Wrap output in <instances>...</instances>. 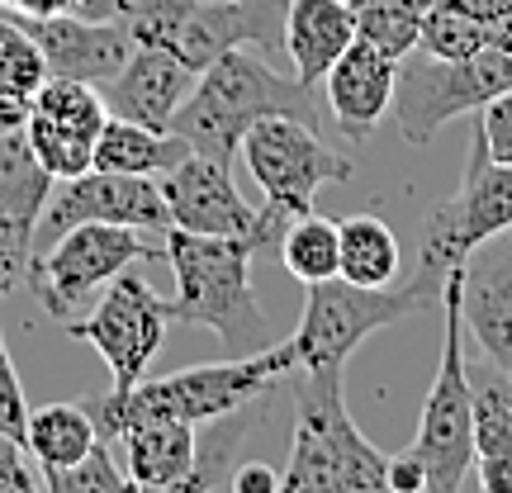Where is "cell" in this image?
Listing matches in <instances>:
<instances>
[{"label":"cell","mask_w":512,"mask_h":493,"mask_svg":"<svg viewBox=\"0 0 512 493\" xmlns=\"http://www.w3.org/2000/svg\"><path fill=\"white\" fill-rule=\"evenodd\" d=\"M294 370V351L290 342H275V347L247 351V356H228V361H209V366H190L162 380H138L124 394H105L91 399L95 432L100 441H114L128 422L138 418H176L190 427H209L214 418H228L238 408L261 403L271 389L290 380Z\"/></svg>","instance_id":"obj_1"},{"label":"cell","mask_w":512,"mask_h":493,"mask_svg":"<svg viewBox=\"0 0 512 493\" xmlns=\"http://www.w3.org/2000/svg\"><path fill=\"white\" fill-rule=\"evenodd\" d=\"M266 114H294L313 124L318 100H313V86H304L299 76H280L252 43H242L219 53L200 72L195 91L185 95V105L171 119V133H181L204 157L233 166L242 133Z\"/></svg>","instance_id":"obj_2"},{"label":"cell","mask_w":512,"mask_h":493,"mask_svg":"<svg viewBox=\"0 0 512 493\" xmlns=\"http://www.w3.org/2000/svg\"><path fill=\"white\" fill-rule=\"evenodd\" d=\"M162 252L176 275V299H166L171 323L219 332L238 356L275 347L271 318L252 290V238H204V233L166 228Z\"/></svg>","instance_id":"obj_3"},{"label":"cell","mask_w":512,"mask_h":493,"mask_svg":"<svg viewBox=\"0 0 512 493\" xmlns=\"http://www.w3.org/2000/svg\"><path fill=\"white\" fill-rule=\"evenodd\" d=\"M294 432L280 493H389L384 451L351 422L342 375H290Z\"/></svg>","instance_id":"obj_4"},{"label":"cell","mask_w":512,"mask_h":493,"mask_svg":"<svg viewBox=\"0 0 512 493\" xmlns=\"http://www.w3.org/2000/svg\"><path fill=\"white\" fill-rule=\"evenodd\" d=\"M432 309H441V290H432L422 275H408L403 285H384V290L351 285L342 275L304 285V313H299V328L290 337V375H342L351 351L370 332Z\"/></svg>","instance_id":"obj_5"},{"label":"cell","mask_w":512,"mask_h":493,"mask_svg":"<svg viewBox=\"0 0 512 493\" xmlns=\"http://www.w3.org/2000/svg\"><path fill=\"white\" fill-rule=\"evenodd\" d=\"M460 271L446 275L441 290V361L427 389L418 418V437L408 456L422 465V493H465L475 470V399H470V370H465V318H460Z\"/></svg>","instance_id":"obj_6"},{"label":"cell","mask_w":512,"mask_h":493,"mask_svg":"<svg viewBox=\"0 0 512 493\" xmlns=\"http://www.w3.org/2000/svg\"><path fill=\"white\" fill-rule=\"evenodd\" d=\"M470 133V157L460 171V185L446 200L427 214L418 238V266L413 275H422L432 290H446V275L465 266V256L484 247L498 233H512V162H498L489 143H484V128Z\"/></svg>","instance_id":"obj_7"},{"label":"cell","mask_w":512,"mask_h":493,"mask_svg":"<svg viewBox=\"0 0 512 493\" xmlns=\"http://www.w3.org/2000/svg\"><path fill=\"white\" fill-rule=\"evenodd\" d=\"M503 91H512V43L484 48L465 62H441V57L413 48L408 57H399V86H394L389 114L399 119L403 143L422 147L451 119L479 114Z\"/></svg>","instance_id":"obj_8"},{"label":"cell","mask_w":512,"mask_h":493,"mask_svg":"<svg viewBox=\"0 0 512 493\" xmlns=\"http://www.w3.org/2000/svg\"><path fill=\"white\" fill-rule=\"evenodd\" d=\"M147 256H162V247L138 238V228H114V223H76L48 252L29 256V290L43 304V313L53 323H72L86 313L91 299H100V290L110 285L114 275H124L128 266H138Z\"/></svg>","instance_id":"obj_9"},{"label":"cell","mask_w":512,"mask_h":493,"mask_svg":"<svg viewBox=\"0 0 512 493\" xmlns=\"http://www.w3.org/2000/svg\"><path fill=\"white\" fill-rule=\"evenodd\" d=\"M157 185H162L171 228L204 233V238H252L256 252H280L285 228L299 219L280 204H247L233 181V166L204 152H190L181 166L157 176Z\"/></svg>","instance_id":"obj_10"},{"label":"cell","mask_w":512,"mask_h":493,"mask_svg":"<svg viewBox=\"0 0 512 493\" xmlns=\"http://www.w3.org/2000/svg\"><path fill=\"white\" fill-rule=\"evenodd\" d=\"M242 166L261 185L266 204H280L290 214H309L323 185H342L356 176L351 157L332 152L309 119L294 114H266L256 119L238 143Z\"/></svg>","instance_id":"obj_11"},{"label":"cell","mask_w":512,"mask_h":493,"mask_svg":"<svg viewBox=\"0 0 512 493\" xmlns=\"http://www.w3.org/2000/svg\"><path fill=\"white\" fill-rule=\"evenodd\" d=\"M166 328H171L166 299L133 271L114 275L110 285L100 290V299L91 304V313H81V318L67 323V332L76 342L95 347L100 361L110 366L114 394H124L138 380H147V366L162 351Z\"/></svg>","instance_id":"obj_12"},{"label":"cell","mask_w":512,"mask_h":493,"mask_svg":"<svg viewBox=\"0 0 512 493\" xmlns=\"http://www.w3.org/2000/svg\"><path fill=\"white\" fill-rule=\"evenodd\" d=\"M76 223H114V228H138V233H166L171 214H166L157 176H124V171H95L91 166L86 176L53 185V195L38 214L29 256L48 252Z\"/></svg>","instance_id":"obj_13"},{"label":"cell","mask_w":512,"mask_h":493,"mask_svg":"<svg viewBox=\"0 0 512 493\" xmlns=\"http://www.w3.org/2000/svg\"><path fill=\"white\" fill-rule=\"evenodd\" d=\"M460 318L465 337L512 380V233H498L465 256Z\"/></svg>","instance_id":"obj_14"},{"label":"cell","mask_w":512,"mask_h":493,"mask_svg":"<svg viewBox=\"0 0 512 493\" xmlns=\"http://www.w3.org/2000/svg\"><path fill=\"white\" fill-rule=\"evenodd\" d=\"M19 19L38 38V48L48 57V72L91 81L100 91L124 72L128 53H133L128 19H81V15H48V19L19 15Z\"/></svg>","instance_id":"obj_15"},{"label":"cell","mask_w":512,"mask_h":493,"mask_svg":"<svg viewBox=\"0 0 512 493\" xmlns=\"http://www.w3.org/2000/svg\"><path fill=\"white\" fill-rule=\"evenodd\" d=\"M394 86H399V57L380 53L366 38H356L347 53L328 67V76H323L328 114L332 124L347 133L351 147H366L375 124L394 105Z\"/></svg>","instance_id":"obj_16"},{"label":"cell","mask_w":512,"mask_h":493,"mask_svg":"<svg viewBox=\"0 0 512 493\" xmlns=\"http://www.w3.org/2000/svg\"><path fill=\"white\" fill-rule=\"evenodd\" d=\"M200 72L176 57L162 43H133L124 72L105 86V105L119 119H133V124L147 128H171L176 110L185 105V95L195 91Z\"/></svg>","instance_id":"obj_17"},{"label":"cell","mask_w":512,"mask_h":493,"mask_svg":"<svg viewBox=\"0 0 512 493\" xmlns=\"http://www.w3.org/2000/svg\"><path fill=\"white\" fill-rule=\"evenodd\" d=\"M280 43L290 53L294 76L318 91L328 67L356 43V15L347 0H285Z\"/></svg>","instance_id":"obj_18"},{"label":"cell","mask_w":512,"mask_h":493,"mask_svg":"<svg viewBox=\"0 0 512 493\" xmlns=\"http://www.w3.org/2000/svg\"><path fill=\"white\" fill-rule=\"evenodd\" d=\"M48 195H53V176L34 157L29 133L24 128H0V228L24 252V266H29V252H34V228Z\"/></svg>","instance_id":"obj_19"},{"label":"cell","mask_w":512,"mask_h":493,"mask_svg":"<svg viewBox=\"0 0 512 493\" xmlns=\"http://www.w3.org/2000/svg\"><path fill=\"white\" fill-rule=\"evenodd\" d=\"M124 475L138 484H176L200 465V427L176 418H138L119 432Z\"/></svg>","instance_id":"obj_20"},{"label":"cell","mask_w":512,"mask_h":493,"mask_svg":"<svg viewBox=\"0 0 512 493\" xmlns=\"http://www.w3.org/2000/svg\"><path fill=\"white\" fill-rule=\"evenodd\" d=\"M195 147L171 128H147L133 119L110 114L105 128L95 133V171H124V176H166L181 166Z\"/></svg>","instance_id":"obj_21"},{"label":"cell","mask_w":512,"mask_h":493,"mask_svg":"<svg viewBox=\"0 0 512 493\" xmlns=\"http://www.w3.org/2000/svg\"><path fill=\"white\" fill-rule=\"evenodd\" d=\"M337 275L366 290L399 280V238L380 214H351L337 223Z\"/></svg>","instance_id":"obj_22"},{"label":"cell","mask_w":512,"mask_h":493,"mask_svg":"<svg viewBox=\"0 0 512 493\" xmlns=\"http://www.w3.org/2000/svg\"><path fill=\"white\" fill-rule=\"evenodd\" d=\"M100 432L86 403H48L29 413V432H24V456L38 460V470H57V465H76L91 451Z\"/></svg>","instance_id":"obj_23"},{"label":"cell","mask_w":512,"mask_h":493,"mask_svg":"<svg viewBox=\"0 0 512 493\" xmlns=\"http://www.w3.org/2000/svg\"><path fill=\"white\" fill-rule=\"evenodd\" d=\"M465 370L475 399V456L512 451V380L484 351H465Z\"/></svg>","instance_id":"obj_24"},{"label":"cell","mask_w":512,"mask_h":493,"mask_svg":"<svg viewBox=\"0 0 512 493\" xmlns=\"http://www.w3.org/2000/svg\"><path fill=\"white\" fill-rule=\"evenodd\" d=\"M503 43H512V24H479V19L446 10V5H432L422 15L418 48L427 57H441V62H465V57L484 53V48H503Z\"/></svg>","instance_id":"obj_25"},{"label":"cell","mask_w":512,"mask_h":493,"mask_svg":"<svg viewBox=\"0 0 512 493\" xmlns=\"http://www.w3.org/2000/svg\"><path fill=\"white\" fill-rule=\"evenodd\" d=\"M347 5H351V15H356V38L375 43L389 57H408L418 48L422 15L437 0H347Z\"/></svg>","instance_id":"obj_26"},{"label":"cell","mask_w":512,"mask_h":493,"mask_svg":"<svg viewBox=\"0 0 512 493\" xmlns=\"http://www.w3.org/2000/svg\"><path fill=\"white\" fill-rule=\"evenodd\" d=\"M280 266L299 280V285H318L337 275V219H323L318 209L299 214L280 238Z\"/></svg>","instance_id":"obj_27"},{"label":"cell","mask_w":512,"mask_h":493,"mask_svg":"<svg viewBox=\"0 0 512 493\" xmlns=\"http://www.w3.org/2000/svg\"><path fill=\"white\" fill-rule=\"evenodd\" d=\"M29 110L53 119V124L81 128V133H100L105 119H110V105H105V91L91 86V81H76V76H48L34 91Z\"/></svg>","instance_id":"obj_28"},{"label":"cell","mask_w":512,"mask_h":493,"mask_svg":"<svg viewBox=\"0 0 512 493\" xmlns=\"http://www.w3.org/2000/svg\"><path fill=\"white\" fill-rule=\"evenodd\" d=\"M48 57L38 48V38L29 34V24L0 5V91L34 100V91L48 81Z\"/></svg>","instance_id":"obj_29"},{"label":"cell","mask_w":512,"mask_h":493,"mask_svg":"<svg viewBox=\"0 0 512 493\" xmlns=\"http://www.w3.org/2000/svg\"><path fill=\"white\" fill-rule=\"evenodd\" d=\"M24 133H29V147H34V157L43 162V171L53 181H72V176H86L95 166V133L53 124V119H43L34 110H29Z\"/></svg>","instance_id":"obj_30"},{"label":"cell","mask_w":512,"mask_h":493,"mask_svg":"<svg viewBox=\"0 0 512 493\" xmlns=\"http://www.w3.org/2000/svg\"><path fill=\"white\" fill-rule=\"evenodd\" d=\"M128 484L124 465L114 460L110 441H95L76 465L43 470V493H119Z\"/></svg>","instance_id":"obj_31"},{"label":"cell","mask_w":512,"mask_h":493,"mask_svg":"<svg viewBox=\"0 0 512 493\" xmlns=\"http://www.w3.org/2000/svg\"><path fill=\"white\" fill-rule=\"evenodd\" d=\"M24 432H29V403H24V384L10 361V342L0 332V441L24 446Z\"/></svg>","instance_id":"obj_32"},{"label":"cell","mask_w":512,"mask_h":493,"mask_svg":"<svg viewBox=\"0 0 512 493\" xmlns=\"http://www.w3.org/2000/svg\"><path fill=\"white\" fill-rule=\"evenodd\" d=\"M479 128H484V143L498 162H512V91H503L494 105L479 110Z\"/></svg>","instance_id":"obj_33"},{"label":"cell","mask_w":512,"mask_h":493,"mask_svg":"<svg viewBox=\"0 0 512 493\" xmlns=\"http://www.w3.org/2000/svg\"><path fill=\"white\" fill-rule=\"evenodd\" d=\"M0 493H43V479H34L24 446H10V441H0Z\"/></svg>","instance_id":"obj_34"},{"label":"cell","mask_w":512,"mask_h":493,"mask_svg":"<svg viewBox=\"0 0 512 493\" xmlns=\"http://www.w3.org/2000/svg\"><path fill=\"white\" fill-rule=\"evenodd\" d=\"M475 479H479V493H512V451L475 456Z\"/></svg>","instance_id":"obj_35"},{"label":"cell","mask_w":512,"mask_h":493,"mask_svg":"<svg viewBox=\"0 0 512 493\" xmlns=\"http://www.w3.org/2000/svg\"><path fill=\"white\" fill-rule=\"evenodd\" d=\"M233 493H280V470L266 460H242L233 470Z\"/></svg>","instance_id":"obj_36"},{"label":"cell","mask_w":512,"mask_h":493,"mask_svg":"<svg viewBox=\"0 0 512 493\" xmlns=\"http://www.w3.org/2000/svg\"><path fill=\"white\" fill-rule=\"evenodd\" d=\"M446 10L479 19V24H512V0H437Z\"/></svg>","instance_id":"obj_37"},{"label":"cell","mask_w":512,"mask_h":493,"mask_svg":"<svg viewBox=\"0 0 512 493\" xmlns=\"http://www.w3.org/2000/svg\"><path fill=\"white\" fill-rule=\"evenodd\" d=\"M5 10L15 15H29V19H48V15H76L81 0H0Z\"/></svg>","instance_id":"obj_38"},{"label":"cell","mask_w":512,"mask_h":493,"mask_svg":"<svg viewBox=\"0 0 512 493\" xmlns=\"http://www.w3.org/2000/svg\"><path fill=\"white\" fill-rule=\"evenodd\" d=\"M10 280H15V271H10V266H0V290H5Z\"/></svg>","instance_id":"obj_39"}]
</instances>
